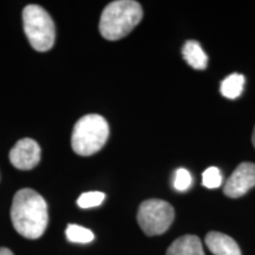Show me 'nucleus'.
<instances>
[{"label": "nucleus", "mask_w": 255, "mask_h": 255, "mask_svg": "<svg viewBox=\"0 0 255 255\" xmlns=\"http://www.w3.org/2000/svg\"><path fill=\"white\" fill-rule=\"evenodd\" d=\"M11 219L14 229L21 237L36 240L47 227L46 201L33 189L25 188L17 191L12 202Z\"/></svg>", "instance_id": "1"}, {"label": "nucleus", "mask_w": 255, "mask_h": 255, "mask_svg": "<svg viewBox=\"0 0 255 255\" xmlns=\"http://www.w3.org/2000/svg\"><path fill=\"white\" fill-rule=\"evenodd\" d=\"M143 18L142 6L133 0H116L103 9L100 21L102 37L119 40L135 28Z\"/></svg>", "instance_id": "2"}, {"label": "nucleus", "mask_w": 255, "mask_h": 255, "mask_svg": "<svg viewBox=\"0 0 255 255\" xmlns=\"http://www.w3.org/2000/svg\"><path fill=\"white\" fill-rule=\"evenodd\" d=\"M109 137V124L104 117L91 114L75 124L71 137L72 149L81 156H91L103 148Z\"/></svg>", "instance_id": "3"}, {"label": "nucleus", "mask_w": 255, "mask_h": 255, "mask_svg": "<svg viewBox=\"0 0 255 255\" xmlns=\"http://www.w3.org/2000/svg\"><path fill=\"white\" fill-rule=\"evenodd\" d=\"M24 30L31 46L39 52L49 51L55 44L56 28L50 14L39 5H27L23 11Z\"/></svg>", "instance_id": "4"}, {"label": "nucleus", "mask_w": 255, "mask_h": 255, "mask_svg": "<svg viewBox=\"0 0 255 255\" xmlns=\"http://www.w3.org/2000/svg\"><path fill=\"white\" fill-rule=\"evenodd\" d=\"M174 208L163 200L151 199L141 203L137 221L142 231L149 237L163 234L174 221Z\"/></svg>", "instance_id": "5"}, {"label": "nucleus", "mask_w": 255, "mask_h": 255, "mask_svg": "<svg viewBox=\"0 0 255 255\" xmlns=\"http://www.w3.org/2000/svg\"><path fill=\"white\" fill-rule=\"evenodd\" d=\"M253 187H255V164L244 162L229 176L223 187V193L232 199H238Z\"/></svg>", "instance_id": "6"}, {"label": "nucleus", "mask_w": 255, "mask_h": 255, "mask_svg": "<svg viewBox=\"0 0 255 255\" xmlns=\"http://www.w3.org/2000/svg\"><path fill=\"white\" fill-rule=\"evenodd\" d=\"M9 161L20 170L33 169L40 161V146L32 138L19 139L9 151Z\"/></svg>", "instance_id": "7"}, {"label": "nucleus", "mask_w": 255, "mask_h": 255, "mask_svg": "<svg viewBox=\"0 0 255 255\" xmlns=\"http://www.w3.org/2000/svg\"><path fill=\"white\" fill-rule=\"evenodd\" d=\"M206 245L214 255H242L237 241L223 233H208L206 237Z\"/></svg>", "instance_id": "8"}, {"label": "nucleus", "mask_w": 255, "mask_h": 255, "mask_svg": "<svg viewBox=\"0 0 255 255\" xmlns=\"http://www.w3.org/2000/svg\"><path fill=\"white\" fill-rule=\"evenodd\" d=\"M165 255H205L201 240L195 235H183L175 240Z\"/></svg>", "instance_id": "9"}, {"label": "nucleus", "mask_w": 255, "mask_h": 255, "mask_svg": "<svg viewBox=\"0 0 255 255\" xmlns=\"http://www.w3.org/2000/svg\"><path fill=\"white\" fill-rule=\"evenodd\" d=\"M182 56L188 65L195 70H205L208 65V57L196 40L186 41L182 47Z\"/></svg>", "instance_id": "10"}, {"label": "nucleus", "mask_w": 255, "mask_h": 255, "mask_svg": "<svg viewBox=\"0 0 255 255\" xmlns=\"http://www.w3.org/2000/svg\"><path fill=\"white\" fill-rule=\"evenodd\" d=\"M245 85V76L241 73H232L227 78H225L221 83L220 91L222 96L229 100H235L240 97V95L244 91Z\"/></svg>", "instance_id": "11"}, {"label": "nucleus", "mask_w": 255, "mask_h": 255, "mask_svg": "<svg viewBox=\"0 0 255 255\" xmlns=\"http://www.w3.org/2000/svg\"><path fill=\"white\" fill-rule=\"evenodd\" d=\"M65 234L69 241L76 242V244H89L95 239L94 233L90 229L78 225H69Z\"/></svg>", "instance_id": "12"}, {"label": "nucleus", "mask_w": 255, "mask_h": 255, "mask_svg": "<svg viewBox=\"0 0 255 255\" xmlns=\"http://www.w3.org/2000/svg\"><path fill=\"white\" fill-rule=\"evenodd\" d=\"M105 199V194L101 193V191H88V193H83L81 196L78 197L77 205L81 208L88 209L94 208V207H98L103 202Z\"/></svg>", "instance_id": "13"}, {"label": "nucleus", "mask_w": 255, "mask_h": 255, "mask_svg": "<svg viewBox=\"0 0 255 255\" xmlns=\"http://www.w3.org/2000/svg\"><path fill=\"white\" fill-rule=\"evenodd\" d=\"M203 186L209 188V189H215L219 188L222 183V175L219 168L210 167L202 175Z\"/></svg>", "instance_id": "14"}, {"label": "nucleus", "mask_w": 255, "mask_h": 255, "mask_svg": "<svg viewBox=\"0 0 255 255\" xmlns=\"http://www.w3.org/2000/svg\"><path fill=\"white\" fill-rule=\"evenodd\" d=\"M191 186V175L187 169H177L174 177V188L178 191H186Z\"/></svg>", "instance_id": "15"}, {"label": "nucleus", "mask_w": 255, "mask_h": 255, "mask_svg": "<svg viewBox=\"0 0 255 255\" xmlns=\"http://www.w3.org/2000/svg\"><path fill=\"white\" fill-rule=\"evenodd\" d=\"M0 255H14L12 253L11 251L8 250V248H5V247H0Z\"/></svg>", "instance_id": "16"}, {"label": "nucleus", "mask_w": 255, "mask_h": 255, "mask_svg": "<svg viewBox=\"0 0 255 255\" xmlns=\"http://www.w3.org/2000/svg\"><path fill=\"white\" fill-rule=\"evenodd\" d=\"M252 142H253V145L255 148V127H254V130H253V136H252Z\"/></svg>", "instance_id": "17"}]
</instances>
